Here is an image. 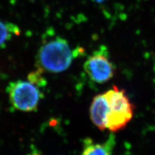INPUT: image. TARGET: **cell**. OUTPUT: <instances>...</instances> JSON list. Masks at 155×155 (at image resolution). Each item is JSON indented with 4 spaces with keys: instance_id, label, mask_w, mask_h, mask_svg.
I'll return each mask as SVG.
<instances>
[{
    "instance_id": "cell-1",
    "label": "cell",
    "mask_w": 155,
    "mask_h": 155,
    "mask_svg": "<svg viewBox=\"0 0 155 155\" xmlns=\"http://www.w3.org/2000/svg\"><path fill=\"white\" fill-rule=\"evenodd\" d=\"M82 48L72 49L68 41L60 36L48 39L43 43L36 56L39 69L58 73L69 68Z\"/></svg>"
},
{
    "instance_id": "cell-3",
    "label": "cell",
    "mask_w": 155,
    "mask_h": 155,
    "mask_svg": "<svg viewBox=\"0 0 155 155\" xmlns=\"http://www.w3.org/2000/svg\"><path fill=\"white\" fill-rule=\"evenodd\" d=\"M7 92L12 105L23 112L36 110L42 98V93L38 86L29 80L11 82Z\"/></svg>"
},
{
    "instance_id": "cell-8",
    "label": "cell",
    "mask_w": 155,
    "mask_h": 155,
    "mask_svg": "<svg viewBox=\"0 0 155 155\" xmlns=\"http://www.w3.org/2000/svg\"><path fill=\"white\" fill-rule=\"evenodd\" d=\"M94 1H96V2H98V3H102V2H105V0H94Z\"/></svg>"
},
{
    "instance_id": "cell-9",
    "label": "cell",
    "mask_w": 155,
    "mask_h": 155,
    "mask_svg": "<svg viewBox=\"0 0 155 155\" xmlns=\"http://www.w3.org/2000/svg\"><path fill=\"white\" fill-rule=\"evenodd\" d=\"M32 155H41V154H39V153H35L32 154Z\"/></svg>"
},
{
    "instance_id": "cell-4",
    "label": "cell",
    "mask_w": 155,
    "mask_h": 155,
    "mask_svg": "<svg viewBox=\"0 0 155 155\" xmlns=\"http://www.w3.org/2000/svg\"><path fill=\"white\" fill-rule=\"evenodd\" d=\"M84 69L90 79L97 84H104L109 81L115 72L114 65L104 47L94 52L88 58Z\"/></svg>"
},
{
    "instance_id": "cell-5",
    "label": "cell",
    "mask_w": 155,
    "mask_h": 155,
    "mask_svg": "<svg viewBox=\"0 0 155 155\" xmlns=\"http://www.w3.org/2000/svg\"><path fill=\"white\" fill-rule=\"evenodd\" d=\"M109 105L104 94L94 97L90 107V116L93 123L101 130L106 129V117Z\"/></svg>"
},
{
    "instance_id": "cell-7",
    "label": "cell",
    "mask_w": 155,
    "mask_h": 155,
    "mask_svg": "<svg viewBox=\"0 0 155 155\" xmlns=\"http://www.w3.org/2000/svg\"><path fill=\"white\" fill-rule=\"evenodd\" d=\"M20 35V29L12 23L0 19V48H5L14 36Z\"/></svg>"
},
{
    "instance_id": "cell-6",
    "label": "cell",
    "mask_w": 155,
    "mask_h": 155,
    "mask_svg": "<svg viewBox=\"0 0 155 155\" xmlns=\"http://www.w3.org/2000/svg\"><path fill=\"white\" fill-rule=\"evenodd\" d=\"M115 142L114 137L110 135L106 142L102 143H94L91 139L84 141V151L82 155H111Z\"/></svg>"
},
{
    "instance_id": "cell-2",
    "label": "cell",
    "mask_w": 155,
    "mask_h": 155,
    "mask_svg": "<svg viewBox=\"0 0 155 155\" xmlns=\"http://www.w3.org/2000/svg\"><path fill=\"white\" fill-rule=\"evenodd\" d=\"M109 105L106 117V129L117 132L125 127L132 119L134 105L130 101L124 90L113 86V89L104 93Z\"/></svg>"
}]
</instances>
